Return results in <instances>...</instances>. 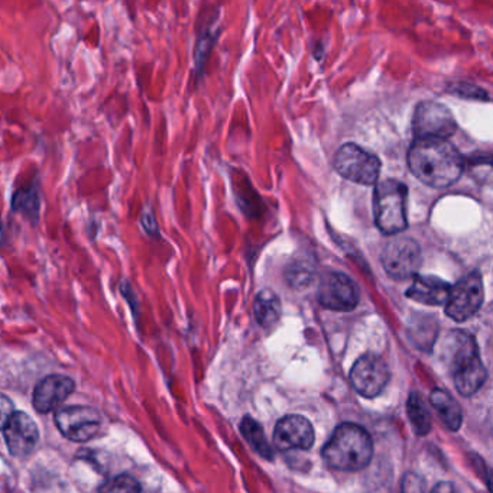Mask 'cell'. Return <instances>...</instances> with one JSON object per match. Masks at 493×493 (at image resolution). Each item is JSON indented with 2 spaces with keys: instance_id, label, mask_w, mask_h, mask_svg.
I'll return each instance as SVG.
<instances>
[{
  "instance_id": "cell-1",
  "label": "cell",
  "mask_w": 493,
  "mask_h": 493,
  "mask_svg": "<svg viewBox=\"0 0 493 493\" xmlns=\"http://www.w3.org/2000/svg\"><path fill=\"white\" fill-rule=\"evenodd\" d=\"M408 167L421 183L443 188L459 180L466 161L448 139H415L408 151Z\"/></svg>"
},
{
  "instance_id": "cell-2",
  "label": "cell",
  "mask_w": 493,
  "mask_h": 493,
  "mask_svg": "<svg viewBox=\"0 0 493 493\" xmlns=\"http://www.w3.org/2000/svg\"><path fill=\"white\" fill-rule=\"evenodd\" d=\"M374 441L360 425L341 424L334 430L323 448L325 464L336 471H360L371 463Z\"/></svg>"
},
{
  "instance_id": "cell-3",
  "label": "cell",
  "mask_w": 493,
  "mask_h": 493,
  "mask_svg": "<svg viewBox=\"0 0 493 493\" xmlns=\"http://www.w3.org/2000/svg\"><path fill=\"white\" fill-rule=\"evenodd\" d=\"M448 352L456 388L464 397L476 394L485 383L486 369L474 337L462 330L451 332L448 339Z\"/></svg>"
},
{
  "instance_id": "cell-4",
  "label": "cell",
  "mask_w": 493,
  "mask_h": 493,
  "mask_svg": "<svg viewBox=\"0 0 493 493\" xmlns=\"http://www.w3.org/2000/svg\"><path fill=\"white\" fill-rule=\"evenodd\" d=\"M408 188L398 180H385L376 185L374 213L378 229L383 234H401L407 229Z\"/></svg>"
},
{
  "instance_id": "cell-5",
  "label": "cell",
  "mask_w": 493,
  "mask_h": 493,
  "mask_svg": "<svg viewBox=\"0 0 493 493\" xmlns=\"http://www.w3.org/2000/svg\"><path fill=\"white\" fill-rule=\"evenodd\" d=\"M334 169L346 180L362 185H374L381 172V161L355 144H346L334 155Z\"/></svg>"
},
{
  "instance_id": "cell-6",
  "label": "cell",
  "mask_w": 493,
  "mask_h": 493,
  "mask_svg": "<svg viewBox=\"0 0 493 493\" xmlns=\"http://www.w3.org/2000/svg\"><path fill=\"white\" fill-rule=\"evenodd\" d=\"M457 122L450 109L437 102H423L414 111L415 139H448L456 134Z\"/></svg>"
},
{
  "instance_id": "cell-7",
  "label": "cell",
  "mask_w": 493,
  "mask_h": 493,
  "mask_svg": "<svg viewBox=\"0 0 493 493\" xmlns=\"http://www.w3.org/2000/svg\"><path fill=\"white\" fill-rule=\"evenodd\" d=\"M55 424L65 439L85 443L102 431L103 418L92 407L73 406L55 414Z\"/></svg>"
},
{
  "instance_id": "cell-8",
  "label": "cell",
  "mask_w": 493,
  "mask_h": 493,
  "mask_svg": "<svg viewBox=\"0 0 493 493\" xmlns=\"http://www.w3.org/2000/svg\"><path fill=\"white\" fill-rule=\"evenodd\" d=\"M381 260L390 278L404 281L417 275L423 255L417 242L409 237H398L383 248Z\"/></svg>"
},
{
  "instance_id": "cell-9",
  "label": "cell",
  "mask_w": 493,
  "mask_h": 493,
  "mask_svg": "<svg viewBox=\"0 0 493 493\" xmlns=\"http://www.w3.org/2000/svg\"><path fill=\"white\" fill-rule=\"evenodd\" d=\"M482 302V276L478 272H472L451 287L446 302V314L455 322H466L478 313Z\"/></svg>"
},
{
  "instance_id": "cell-10",
  "label": "cell",
  "mask_w": 493,
  "mask_h": 493,
  "mask_svg": "<svg viewBox=\"0 0 493 493\" xmlns=\"http://www.w3.org/2000/svg\"><path fill=\"white\" fill-rule=\"evenodd\" d=\"M317 300L327 310L352 311L359 302V290L352 279L341 272H327L320 279Z\"/></svg>"
},
{
  "instance_id": "cell-11",
  "label": "cell",
  "mask_w": 493,
  "mask_h": 493,
  "mask_svg": "<svg viewBox=\"0 0 493 493\" xmlns=\"http://www.w3.org/2000/svg\"><path fill=\"white\" fill-rule=\"evenodd\" d=\"M350 381L357 394L375 398L390 381V369L379 356L367 353L356 360L350 372Z\"/></svg>"
},
{
  "instance_id": "cell-12",
  "label": "cell",
  "mask_w": 493,
  "mask_h": 493,
  "mask_svg": "<svg viewBox=\"0 0 493 493\" xmlns=\"http://www.w3.org/2000/svg\"><path fill=\"white\" fill-rule=\"evenodd\" d=\"M316 434L313 425L301 415H288L278 421L274 431V444L281 451L310 450Z\"/></svg>"
},
{
  "instance_id": "cell-13",
  "label": "cell",
  "mask_w": 493,
  "mask_h": 493,
  "mask_svg": "<svg viewBox=\"0 0 493 493\" xmlns=\"http://www.w3.org/2000/svg\"><path fill=\"white\" fill-rule=\"evenodd\" d=\"M4 432L9 453L15 457H27L31 455L38 443V427L25 413H13Z\"/></svg>"
},
{
  "instance_id": "cell-14",
  "label": "cell",
  "mask_w": 493,
  "mask_h": 493,
  "mask_svg": "<svg viewBox=\"0 0 493 493\" xmlns=\"http://www.w3.org/2000/svg\"><path fill=\"white\" fill-rule=\"evenodd\" d=\"M74 381L62 375L44 378L34 390V408L41 414L54 411L73 394Z\"/></svg>"
},
{
  "instance_id": "cell-15",
  "label": "cell",
  "mask_w": 493,
  "mask_h": 493,
  "mask_svg": "<svg viewBox=\"0 0 493 493\" xmlns=\"http://www.w3.org/2000/svg\"><path fill=\"white\" fill-rule=\"evenodd\" d=\"M41 204H43V194H41V183H39L38 176L34 177L27 185L16 188L12 194V213L27 218L32 226L38 225Z\"/></svg>"
},
{
  "instance_id": "cell-16",
  "label": "cell",
  "mask_w": 493,
  "mask_h": 493,
  "mask_svg": "<svg viewBox=\"0 0 493 493\" xmlns=\"http://www.w3.org/2000/svg\"><path fill=\"white\" fill-rule=\"evenodd\" d=\"M451 285L441 278L431 275H415L407 291V297L425 306H443L448 302Z\"/></svg>"
},
{
  "instance_id": "cell-17",
  "label": "cell",
  "mask_w": 493,
  "mask_h": 493,
  "mask_svg": "<svg viewBox=\"0 0 493 493\" xmlns=\"http://www.w3.org/2000/svg\"><path fill=\"white\" fill-rule=\"evenodd\" d=\"M430 401L439 413L440 418L443 420L444 424L448 425L451 431H457L462 427V409H460L459 404L455 401V398L451 397L448 392L436 388L431 392Z\"/></svg>"
},
{
  "instance_id": "cell-18",
  "label": "cell",
  "mask_w": 493,
  "mask_h": 493,
  "mask_svg": "<svg viewBox=\"0 0 493 493\" xmlns=\"http://www.w3.org/2000/svg\"><path fill=\"white\" fill-rule=\"evenodd\" d=\"M253 313H255L257 322L264 329H271L272 325L278 323L281 313H283L278 295L269 290L260 291L253 302Z\"/></svg>"
},
{
  "instance_id": "cell-19",
  "label": "cell",
  "mask_w": 493,
  "mask_h": 493,
  "mask_svg": "<svg viewBox=\"0 0 493 493\" xmlns=\"http://www.w3.org/2000/svg\"><path fill=\"white\" fill-rule=\"evenodd\" d=\"M408 418L413 425V430L417 436L423 437L429 434L431 430V415L425 406L424 399L418 392H411L408 404H407Z\"/></svg>"
},
{
  "instance_id": "cell-20",
  "label": "cell",
  "mask_w": 493,
  "mask_h": 493,
  "mask_svg": "<svg viewBox=\"0 0 493 493\" xmlns=\"http://www.w3.org/2000/svg\"><path fill=\"white\" fill-rule=\"evenodd\" d=\"M241 431L246 441L252 446L253 450L257 451L258 455L262 456L265 459H271L274 453H272L268 440L265 437L264 430L258 424L257 421L251 417L243 418Z\"/></svg>"
},
{
  "instance_id": "cell-21",
  "label": "cell",
  "mask_w": 493,
  "mask_h": 493,
  "mask_svg": "<svg viewBox=\"0 0 493 493\" xmlns=\"http://www.w3.org/2000/svg\"><path fill=\"white\" fill-rule=\"evenodd\" d=\"M99 493H141V485L129 474H119L100 486Z\"/></svg>"
},
{
  "instance_id": "cell-22",
  "label": "cell",
  "mask_w": 493,
  "mask_h": 493,
  "mask_svg": "<svg viewBox=\"0 0 493 493\" xmlns=\"http://www.w3.org/2000/svg\"><path fill=\"white\" fill-rule=\"evenodd\" d=\"M139 222H141L142 229H144V232H145L148 236H161V234H160V225H158L157 218H155V213H153L152 207L145 206L144 207V209H142Z\"/></svg>"
},
{
  "instance_id": "cell-23",
  "label": "cell",
  "mask_w": 493,
  "mask_h": 493,
  "mask_svg": "<svg viewBox=\"0 0 493 493\" xmlns=\"http://www.w3.org/2000/svg\"><path fill=\"white\" fill-rule=\"evenodd\" d=\"M425 483L421 476L414 472H408L404 474L401 481V488L399 493H424Z\"/></svg>"
},
{
  "instance_id": "cell-24",
  "label": "cell",
  "mask_w": 493,
  "mask_h": 493,
  "mask_svg": "<svg viewBox=\"0 0 493 493\" xmlns=\"http://www.w3.org/2000/svg\"><path fill=\"white\" fill-rule=\"evenodd\" d=\"M119 291H120V294H122L123 299L127 300V304H129L130 310H132L135 317H136L139 313V301L138 295L135 292L132 283H130L127 279H120V283H119Z\"/></svg>"
},
{
  "instance_id": "cell-25",
  "label": "cell",
  "mask_w": 493,
  "mask_h": 493,
  "mask_svg": "<svg viewBox=\"0 0 493 493\" xmlns=\"http://www.w3.org/2000/svg\"><path fill=\"white\" fill-rule=\"evenodd\" d=\"M453 93L457 94V96L467 97V99H489V97L486 96L482 88L474 87V86L471 85H456V87L453 88Z\"/></svg>"
},
{
  "instance_id": "cell-26",
  "label": "cell",
  "mask_w": 493,
  "mask_h": 493,
  "mask_svg": "<svg viewBox=\"0 0 493 493\" xmlns=\"http://www.w3.org/2000/svg\"><path fill=\"white\" fill-rule=\"evenodd\" d=\"M13 404L6 395L0 394V430H4L8 424V421L11 420L13 415Z\"/></svg>"
},
{
  "instance_id": "cell-27",
  "label": "cell",
  "mask_w": 493,
  "mask_h": 493,
  "mask_svg": "<svg viewBox=\"0 0 493 493\" xmlns=\"http://www.w3.org/2000/svg\"><path fill=\"white\" fill-rule=\"evenodd\" d=\"M431 493H462L460 492L457 488H456V485H453V483L450 482H441L439 483V485L432 489Z\"/></svg>"
},
{
  "instance_id": "cell-28",
  "label": "cell",
  "mask_w": 493,
  "mask_h": 493,
  "mask_svg": "<svg viewBox=\"0 0 493 493\" xmlns=\"http://www.w3.org/2000/svg\"><path fill=\"white\" fill-rule=\"evenodd\" d=\"M4 241H6V229H4V223L0 218V249L4 246Z\"/></svg>"
}]
</instances>
